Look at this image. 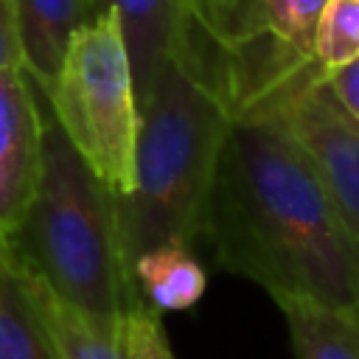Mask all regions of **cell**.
Returning a JSON list of instances; mask_svg holds the SVG:
<instances>
[{
	"label": "cell",
	"mask_w": 359,
	"mask_h": 359,
	"mask_svg": "<svg viewBox=\"0 0 359 359\" xmlns=\"http://www.w3.org/2000/svg\"><path fill=\"white\" fill-rule=\"evenodd\" d=\"M17 20L25 73L48 93L70 36L93 20V0H17Z\"/></svg>",
	"instance_id": "cell-9"
},
{
	"label": "cell",
	"mask_w": 359,
	"mask_h": 359,
	"mask_svg": "<svg viewBox=\"0 0 359 359\" xmlns=\"http://www.w3.org/2000/svg\"><path fill=\"white\" fill-rule=\"evenodd\" d=\"M233 118L219 56L194 20L177 53L137 104L135 185L115 194L118 236L129 266L151 247L199 238L205 196Z\"/></svg>",
	"instance_id": "cell-2"
},
{
	"label": "cell",
	"mask_w": 359,
	"mask_h": 359,
	"mask_svg": "<svg viewBox=\"0 0 359 359\" xmlns=\"http://www.w3.org/2000/svg\"><path fill=\"white\" fill-rule=\"evenodd\" d=\"M294 359H359V306H323L303 297L275 300Z\"/></svg>",
	"instance_id": "cell-10"
},
{
	"label": "cell",
	"mask_w": 359,
	"mask_h": 359,
	"mask_svg": "<svg viewBox=\"0 0 359 359\" xmlns=\"http://www.w3.org/2000/svg\"><path fill=\"white\" fill-rule=\"evenodd\" d=\"M359 56V0H325L314 31V59L328 73Z\"/></svg>",
	"instance_id": "cell-14"
},
{
	"label": "cell",
	"mask_w": 359,
	"mask_h": 359,
	"mask_svg": "<svg viewBox=\"0 0 359 359\" xmlns=\"http://www.w3.org/2000/svg\"><path fill=\"white\" fill-rule=\"evenodd\" d=\"M112 8L132 62L137 104L146 98L160 67L182 45L196 11V0H93V17Z\"/></svg>",
	"instance_id": "cell-8"
},
{
	"label": "cell",
	"mask_w": 359,
	"mask_h": 359,
	"mask_svg": "<svg viewBox=\"0 0 359 359\" xmlns=\"http://www.w3.org/2000/svg\"><path fill=\"white\" fill-rule=\"evenodd\" d=\"M325 87L334 95V101L359 123V56L328 70L325 73Z\"/></svg>",
	"instance_id": "cell-16"
},
{
	"label": "cell",
	"mask_w": 359,
	"mask_h": 359,
	"mask_svg": "<svg viewBox=\"0 0 359 359\" xmlns=\"http://www.w3.org/2000/svg\"><path fill=\"white\" fill-rule=\"evenodd\" d=\"M199 238L222 269L264 286L272 300L359 306V244L306 151L269 107L233 112Z\"/></svg>",
	"instance_id": "cell-1"
},
{
	"label": "cell",
	"mask_w": 359,
	"mask_h": 359,
	"mask_svg": "<svg viewBox=\"0 0 359 359\" xmlns=\"http://www.w3.org/2000/svg\"><path fill=\"white\" fill-rule=\"evenodd\" d=\"M0 359H59L25 272L0 250Z\"/></svg>",
	"instance_id": "cell-13"
},
{
	"label": "cell",
	"mask_w": 359,
	"mask_h": 359,
	"mask_svg": "<svg viewBox=\"0 0 359 359\" xmlns=\"http://www.w3.org/2000/svg\"><path fill=\"white\" fill-rule=\"evenodd\" d=\"M48 107L112 194L135 185L137 95L129 50L112 8L87 20L67 42L48 93Z\"/></svg>",
	"instance_id": "cell-4"
},
{
	"label": "cell",
	"mask_w": 359,
	"mask_h": 359,
	"mask_svg": "<svg viewBox=\"0 0 359 359\" xmlns=\"http://www.w3.org/2000/svg\"><path fill=\"white\" fill-rule=\"evenodd\" d=\"M123 337H126V359H174L160 311H154L146 303H140L126 314Z\"/></svg>",
	"instance_id": "cell-15"
},
{
	"label": "cell",
	"mask_w": 359,
	"mask_h": 359,
	"mask_svg": "<svg viewBox=\"0 0 359 359\" xmlns=\"http://www.w3.org/2000/svg\"><path fill=\"white\" fill-rule=\"evenodd\" d=\"M325 0H196L230 109L275 104L292 87L323 79L314 31Z\"/></svg>",
	"instance_id": "cell-5"
},
{
	"label": "cell",
	"mask_w": 359,
	"mask_h": 359,
	"mask_svg": "<svg viewBox=\"0 0 359 359\" xmlns=\"http://www.w3.org/2000/svg\"><path fill=\"white\" fill-rule=\"evenodd\" d=\"M25 278L59 359H126V337H123L126 320L98 323L84 311H79L76 306L56 297L34 275L25 272Z\"/></svg>",
	"instance_id": "cell-11"
},
{
	"label": "cell",
	"mask_w": 359,
	"mask_h": 359,
	"mask_svg": "<svg viewBox=\"0 0 359 359\" xmlns=\"http://www.w3.org/2000/svg\"><path fill=\"white\" fill-rule=\"evenodd\" d=\"M275 109L314 165L337 216L359 244V123L334 101L325 79L289 90Z\"/></svg>",
	"instance_id": "cell-6"
},
{
	"label": "cell",
	"mask_w": 359,
	"mask_h": 359,
	"mask_svg": "<svg viewBox=\"0 0 359 359\" xmlns=\"http://www.w3.org/2000/svg\"><path fill=\"white\" fill-rule=\"evenodd\" d=\"M22 67V42H20V20L17 0H0V70Z\"/></svg>",
	"instance_id": "cell-17"
},
{
	"label": "cell",
	"mask_w": 359,
	"mask_h": 359,
	"mask_svg": "<svg viewBox=\"0 0 359 359\" xmlns=\"http://www.w3.org/2000/svg\"><path fill=\"white\" fill-rule=\"evenodd\" d=\"M0 250L98 323H121L143 303L121 247L115 194L67 140L48 98L39 177L20 227Z\"/></svg>",
	"instance_id": "cell-3"
},
{
	"label": "cell",
	"mask_w": 359,
	"mask_h": 359,
	"mask_svg": "<svg viewBox=\"0 0 359 359\" xmlns=\"http://www.w3.org/2000/svg\"><path fill=\"white\" fill-rule=\"evenodd\" d=\"M137 294L154 311H185L205 294L208 275L188 244L168 241L146 250L132 264Z\"/></svg>",
	"instance_id": "cell-12"
},
{
	"label": "cell",
	"mask_w": 359,
	"mask_h": 359,
	"mask_svg": "<svg viewBox=\"0 0 359 359\" xmlns=\"http://www.w3.org/2000/svg\"><path fill=\"white\" fill-rule=\"evenodd\" d=\"M45 95L22 67L0 70V247L31 202L42 163Z\"/></svg>",
	"instance_id": "cell-7"
}]
</instances>
